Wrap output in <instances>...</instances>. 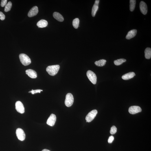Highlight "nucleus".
Wrapping results in <instances>:
<instances>
[{"label": "nucleus", "mask_w": 151, "mask_h": 151, "mask_svg": "<svg viewBox=\"0 0 151 151\" xmlns=\"http://www.w3.org/2000/svg\"><path fill=\"white\" fill-rule=\"evenodd\" d=\"M60 67L58 65L49 66L47 68L46 71L49 75L54 76L58 72Z\"/></svg>", "instance_id": "f257e3e1"}, {"label": "nucleus", "mask_w": 151, "mask_h": 151, "mask_svg": "<svg viewBox=\"0 0 151 151\" xmlns=\"http://www.w3.org/2000/svg\"><path fill=\"white\" fill-rule=\"evenodd\" d=\"M19 58L21 63L24 66L28 65L31 63L30 59L25 54H20Z\"/></svg>", "instance_id": "f03ea898"}, {"label": "nucleus", "mask_w": 151, "mask_h": 151, "mask_svg": "<svg viewBox=\"0 0 151 151\" xmlns=\"http://www.w3.org/2000/svg\"><path fill=\"white\" fill-rule=\"evenodd\" d=\"M74 99L73 96L71 93H68L66 96L65 103L67 107H70L73 105Z\"/></svg>", "instance_id": "7ed1b4c3"}, {"label": "nucleus", "mask_w": 151, "mask_h": 151, "mask_svg": "<svg viewBox=\"0 0 151 151\" xmlns=\"http://www.w3.org/2000/svg\"><path fill=\"white\" fill-rule=\"evenodd\" d=\"M86 75L88 79L93 84H96L97 78L96 75L93 71L88 70L87 71Z\"/></svg>", "instance_id": "20e7f679"}, {"label": "nucleus", "mask_w": 151, "mask_h": 151, "mask_svg": "<svg viewBox=\"0 0 151 151\" xmlns=\"http://www.w3.org/2000/svg\"><path fill=\"white\" fill-rule=\"evenodd\" d=\"M98 112L96 109L92 110L88 113L86 117V122H90L94 119L96 116Z\"/></svg>", "instance_id": "39448f33"}, {"label": "nucleus", "mask_w": 151, "mask_h": 151, "mask_svg": "<svg viewBox=\"0 0 151 151\" xmlns=\"http://www.w3.org/2000/svg\"><path fill=\"white\" fill-rule=\"evenodd\" d=\"M16 135L18 139L21 141L24 140L25 139V135L23 129L18 128L16 130Z\"/></svg>", "instance_id": "423d86ee"}, {"label": "nucleus", "mask_w": 151, "mask_h": 151, "mask_svg": "<svg viewBox=\"0 0 151 151\" xmlns=\"http://www.w3.org/2000/svg\"><path fill=\"white\" fill-rule=\"evenodd\" d=\"M16 109L18 112L23 114L24 113L25 109L23 104L20 101H17L16 103Z\"/></svg>", "instance_id": "0eeeda50"}, {"label": "nucleus", "mask_w": 151, "mask_h": 151, "mask_svg": "<svg viewBox=\"0 0 151 151\" xmlns=\"http://www.w3.org/2000/svg\"><path fill=\"white\" fill-rule=\"evenodd\" d=\"M141 108L139 106H133L130 107L128 109L129 113L132 114H135L141 112Z\"/></svg>", "instance_id": "6e6552de"}, {"label": "nucleus", "mask_w": 151, "mask_h": 151, "mask_svg": "<svg viewBox=\"0 0 151 151\" xmlns=\"http://www.w3.org/2000/svg\"><path fill=\"white\" fill-rule=\"evenodd\" d=\"M56 115L54 114H51L47 120V124L51 126H54L56 123Z\"/></svg>", "instance_id": "1a4fd4ad"}, {"label": "nucleus", "mask_w": 151, "mask_h": 151, "mask_svg": "<svg viewBox=\"0 0 151 151\" xmlns=\"http://www.w3.org/2000/svg\"><path fill=\"white\" fill-rule=\"evenodd\" d=\"M140 8L141 12L143 15H146L148 12V7L146 3L144 1H141L140 4Z\"/></svg>", "instance_id": "9d476101"}, {"label": "nucleus", "mask_w": 151, "mask_h": 151, "mask_svg": "<svg viewBox=\"0 0 151 151\" xmlns=\"http://www.w3.org/2000/svg\"><path fill=\"white\" fill-rule=\"evenodd\" d=\"M38 10L37 6H34L29 11L28 16L29 17H32L35 16L38 13Z\"/></svg>", "instance_id": "9b49d317"}, {"label": "nucleus", "mask_w": 151, "mask_h": 151, "mask_svg": "<svg viewBox=\"0 0 151 151\" xmlns=\"http://www.w3.org/2000/svg\"><path fill=\"white\" fill-rule=\"evenodd\" d=\"M99 0H96L95 1V2L92 8V15L93 17H94L96 14L98 10L99 7L98 5L99 2Z\"/></svg>", "instance_id": "f8f14e48"}, {"label": "nucleus", "mask_w": 151, "mask_h": 151, "mask_svg": "<svg viewBox=\"0 0 151 151\" xmlns=\"http://www.w3.org/2000/svg\"><path fill=\"white\" fill-rule=\"evenodd\" d=\"M26 73L30 78H35L37 77V74L36 72L32 69H28L25 71Z\"/></svg>", "instance_id": "ddd939ff"}, {"label": "nucleus", "mask_w": 151, "mask_h": 151, "mask_svg": "<svg viewBox=\"0 0 151 151\" xmlns=\"http://www.w3.org/2000/svg\"><path fill=\"white\" fill-rule=\"evenodd\" d=\"M137 33L136 29H133L129 31L126 35V38L127 39L130 40L135 37Z\"/></svg>", "instance_id": "4468645a"}, {"label": "nucleus", "mask_w": 151, "mask_h": 151, "mask_svg": "<svg viewBox=\"0 0 151 151\" xmlns=\"http://www.w3.org/2000/svg\"><path fill=\"white\" fill-rule=\"evenodd\" d=\"M135 76V73L134 72H130L123 75L122 76V78L124 80H128L133 78Z\"/></svg>", "instance_id": "2eb2a0df"}, {"label": "nucleus", "mask_w": 151, "mask_h": 151, "mask_svg": "<svg viewBox=\"0 0 151 151\" xmlns=\"http://www.w3.org/2000/svg\"><path fill=\"white\" fill-rule=\"evenodd\" d=\"M48 24V23L47 21L45 20L42 19L38 22L37 25L39 28H43L47 27Z\"/></svg>", "instance_id": "dca6fc26"}, {"label": "nucleus", "mask_w": 151, "mask_h": 151, "mask_svg": "<svg viewBox=\"0 0 151 151\" xmlns=\"http://www.w3.org/2000/svg\"><path fill=\"white\" fill-rule=\"evenodd\" d=\"M53 17L57 20L60 22H63L64 20L63 17L61 14L58 12H54L53 14Z\"/></svg>", "instance_id": "f3484780"}, {"label": "nucleus", "mask_w": 151, "mask_h": 151, "mask_svg": "<svg viewBox=\"0 0 151 151\" xmlns=\"http://www.w3.org/2000/svg\"><path fill=\"white\" fill-rule=\"evenodd\" d=\"M145 56L147 59H150L151 57V49L150 48H147L145 50Z\"/></svg>", "instance_id": "a211bd4d"}, {"label": "nucleus", "mask_w": 151, "mask_h": 151, "mask_svg": "<svg viewBox=\"0 0 151 151\" xmlns=\"http://www.w3.org/2000/svg\"><path fill=\"white\" fill-rule=\"evenodd\" d=\"M106 60L105 59H101L95 62V65L99 67H102L105 65Z\"/></svg>", "instance_id": "6ab92c4d"}, {"label": "nucleus", "mask_w": 151, "mask_h": 151, "mask_svg": "<svg viewBox=\"0 0 151 151\" xmlns=\"http://www.w3.org/2000/svg\"><path fill=\"white\" fill-rule=\"evenodd\" d=\"M130 10L132 12L135 9L136 1L135 0H130Z\"/></svg>", "instance_id": "aec40b11"}, {"label": "nucleus", "mask_w": 151, "mask_h": 151, "mask_svg": "<svg viewBox=\"0 0 151 151\" xmlns=\"http://www.w3.org/2000/svg\"><path fill=\"white\" fill-rule=\"evenodd\" d=\"M126 61V59H121L114 61V63L116 65L119 66Z\"/></svg>", "instance_id": "412c9836"}, {"label": "nucleus", "mask_w": 151, "mask_h": 151, "mask_svg": "<svg viewBox=\"0 0 151 151\" xmlns=\"http://www.w3.org/2000/svg\"><path fill=\"white\" fill-rule=\"evenodd\" d=\"M79 19L78 18H76L73 20V25L75 29H77L78 28L79 24Z\"/></svg>", "instance_id": "4be33fe9"}, {"label": "nucleus", "mask_w": 151, "mask_h": 151, "mask_svg": "<svg viewBox=\"0 0 151 151\" xmlns=\"http://www.w3.org/2000/svg\"><path fill=\"white\" fill-rule=\"evenodd\" d=\"M12 6V3L10 1H9L8 3L5 5L4 9L5 12H7L10 11Z\"/></svg>", "instance_id": "5701e85b"}, {"label": "nucleus", "mask_w": 151, "mask_h": 151, "mask_svg": "<svg viewBox=\"0 0 151 151\" xmlns=\"http://www.w3.org/2000/svg\"><path fill=\"white\" fill-rule=\"evenodd\" d=\"M117 131V129L115 126H112L111 129H110V133L111 134H115Z\"/></svg>", "instance_id": "b1692460"}, {"label": "nucleus", "mask_w": 151, "mask_h": 151, "mask_svg": "<svg viewBox=\"0 0 151 151\" xmlns=\"http://www.w3.org/2000/svg\"><path fill=\"white\" fill-rule=\"evenodd\" d=\"M42 90L40 89H37L36 90H32V91L29 92V93H31L32 94H34L37 93H40V92L42 91Z\"/></svg>", "instance_id": "393cba45"}, {"label": "nucleus", "mask_w": 151, "mask_h": 151, "mask_svg": "<svg viewBox=\"0 0 151 151\" xmlns=\"http://www.w3.org/2000/svg\"><path fill=\"white\" fill-rule=\"evenodd\" d=\"M114 139V137L113 136H110L109 138L108 142L109 143H111L113 142Z\"/></svg>", "instance_id": "a878e982"}, {"label": "nucleus", "mask_w": 151, "mask_h": 151, "mask_svg": "<svg viewBox=\"0 0 151 151\" xmlns=\"http://www.w3.org/2000/svg\"><path fill=\"white\" fill-rule=\"evenodd\" d=\"M7 2V0H1V7H3L6 5Z\"/></svg>", "instance_id": "bb28decb"}, {"label": "nucleus", "mask_w": 151, "mask_h": 151, "mask_svg": "<svg viewBox=\"0 0 151 151\" xmlns=\"http://www.w3.org/2000/svg\"><path fill=\"white\" fill-rule=\"evenodd\" d=\"M5 16L2 12H0V19L3 20L5 19Z\"/></svg>", "instance_id": "cd10ccee"}, {"label": "nucleus", "mask_w": 151, "mask_h": 151, "mask_svg": "<svg viewBox=\"0 0 151 151\" xmlns=\"http://www.w3.org/2000/svg\"><path fill=\"white\" fill-rule=\"evenodd\" d=\"M42 151H50L49 150H47V149H44V150H42Z\"/></svg>", "instance_id": "c85d7f7f"}]
</instances>
